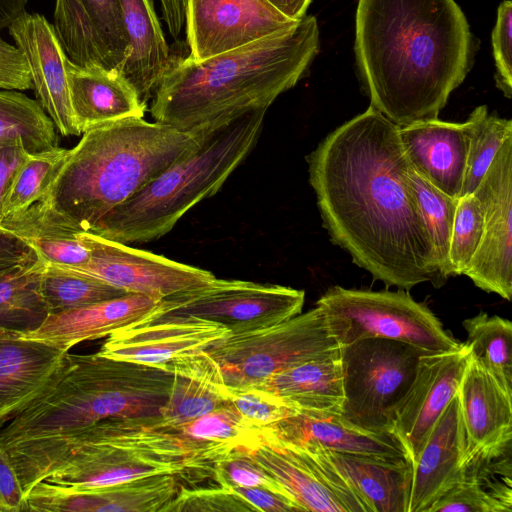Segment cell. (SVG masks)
<instances>
[{
	"label": "cell",
	"mask_w": 512,
	"mask_h": 512,
	"mask_svg": "<svg viewBox=\"0 0 512 512\" xmlns=\"http://www.w3.org/2000/svg\"><path fill=\"white\" fill-rule=\"evenodd\" d=\"M323 226L334 244L386 287L439 288L431 237L409 180L398 126L369 106L306 157Z\"/></svg>",
	"instance_id": "obj_1"
},
{
	"label": "cell",
	"mask_w": 512,
	"mask_h": 512,
	"mask_svg": "<svg viewBox=\"0 0 512 512\" xmlns=\"http://www.w3.org/2000/svg\"><path fill=\"white\" fill-rule=\"evenodd\" d=\"M474 50L455 0H358V71L370 106L398 127L438 118Z\"/></svg>",
	"instance_id": "obj_2"
},
{
	"label": "cell",
	"mask_w": 512,
	"mask_h": 512,
	"mask_svg": "<svg viewBox=\"0 0 512 512\" xmlns=\"http://www.w3.org/2000/svg\"><path fill=\"white\" fill-rule=\"evenodd\" d=\"M172 384L168 370L68 352L50 383L0 426V448L25 500L41 466L68 437L108 419L159 415Z\"/></svg>",
	"instance_id": "obj_3"
},
{
	"label": "cell",
	"mask_w": 512,
	"mask_h": 512,
	"mask_svg": "<svg viewBox=\"0 0 512 512\" xmlns=\"http://www.w3.org/2000/svg\"><path fill=\"white\" fill-rule=\"evenodd\" d=\"M314 16L292 28L196 62H171L150 104L156 122L199 133L255 110H267L294 87L319 52Z\"/></svg>",
	"instance_id": "obj_4"
},
{
	"label": "cell",
	"mask_w": 512,
	"mask_h": 512,
	"mask_svg": "<svg viewBox=\"0 0 512 512\" xmlns=\"http://www.w3.org/2000/svg\"><path fill=\"white\" fill-rule=\"evenodd\" d=\"M204 133L143 117L92 128L68 149L36 202L69 227L91 233L115 208L194 152Z\"/></svg>",
	"instance_id": "obj_5"
},
{
	"label": "cell",
	"mask_w": 512,
	"mask_h": 512,
	"mask_svg": "<svg viewBox=\"0 0 512 512\" xmlns=\"http://www.w3.org/2000/svg\"><path fill=\"white\" fill-rule=\"evenodd\" d=\"M267 110H255L205 131L199 147L178 160L91 232L124 244L159 239L192 207L215 195L255 147Z\"/></svg>",
	"instance_id": "obj_6"
},
{
	"label": "cell",
	"mask_w": 512,
	"mask_h": 512,
	"mask_svg": "<svg viewBox=\"0 0 512 512\" xmlns=\"http://www.w3.org/2000/svg\"><path fill=\"white\" fill-rule=\"evenodd\" d=\"M340 347L365 338H386L410 344L424 353L458 349L441 321L409 293L334 286L316 302Z\"/></svg>",
	"instance_id": "obj_7"
},
{
	"label": "cell",
	"mask_w": 512,
	"mask_h": 512,
	"mask_svg": "<svg viewBox=\"0 0 512 512\" xmlns=\"http://www.w3.org/2000/svg\"><path fill=\"white\" fill-rule=\"evenodd\" d=\"M423 353L386 338H365L342 346L340 415L345 423L367 433H391L394 412L413 383Z\"/></svg>",
	"instance_id": "obj_8"
},
{
	"label": "cell",
	"mask_w": 512,
	"mask_h": 512,
	"mask_svg": "<svg viewBox=\"0 0 512 512\" xmlns=\"http://www.w3.org/2000/svg\"><path fill=\"white\" fill-rule=\"evenodd\" d=\"M323 310L307 312L274 326L227 335L206 351L221 367L229 389L253 387L307 361L340 353Z\"/></svg>",
	"instance_id": "obj_9"
},
{
	"label": "cell",
	"mask_w": 512,
	"mask_h": 512,
	"mask_svg": "<svg viewBox=\"0 0 512 512\" xmlns=\"http://www.w3.org/2000/svg\"><path fill=\"white\" fill-rule=\"evenodd\" d=\"M304 301L303 290L215 278L203 287L162 299L160 316L192 315L222 324L236 335L289 320L302 312Z\"/></svg>",
	"instance_id": "obj_10"
},
{
	"label": "cell",
	"mask_w": 512,
	"mask_h": 512,
	"mask_svg": "<svg viewBox=\"0 0 512 512\" xmlns=\"http://www.w3.org/2000/svg\"><path fill=\"white\" fill-rule=\"evenodd\" d=\"M244 449L303 511L367 512L320 447L285 442L261 430L259 440Z\"/></svg>",
	"instance_id": "obj_11"
},
{
	"label": "cell",
	"mask_w": 512,
	"mask_h": 512,
	"mask_svg": "<svg viewBox=\"0 0 512 512\" xmlns=\"http://www.w3.org/2000/svg\"><path fill=\"white\" fill-rule=\"evenodd\" d=\"M89 261L75 270L92 275L127 293L158 299L203 287L216 277L208 270L82 232ZM70 267V266H68Z\"/></svg>",
	"instance_id": "obj_12"
},
{
	"label": "cell",
	"mask_w": 512,
	"mask_h": 512,
	"mask_svg": "<svg viewBox=\"0 0 512 512\" xmlns=\"http://www.w3.org/2000/svg\"><path fill=\"white\" fill-rule=\"evenodd\" d=\"M484 208L480 245L464 274L478 288L512 296V136L500 147L473 192Z\"/></svg>",
	"instance_id": "obj_13"
},
{
	"label": "cell",
	"mask_w": 512,
	"mask_h": 512,
	"mask_svg": "<svg viewBox=\"0 0 512 512\" xmlns=\"http://www.w3.org/2000/svg\"><path fill=\"white\" fill-rule=\"evenodd\" d=\"M298 22L266 0H187L188 58L200 62L288 30Z\"/></svg>",
	"instance_id": "obj_14"
},
{
	"label": "cell",
	"mask_w": 512,
	"mask_h": 512,
	"mask_svg": "<svg viewBox=\"0 0 512 512\" xmlns=\"http://www.w3.org/2000/svg\"><path fill=\"white\" fill-rule=\"evenodd\" d=\"M217 322L192 315H162L109 336L98 355L164 370L192 353L207 350L229 335Z\"/></svg>",
	"instance_id": "obj_15"
},
{
	"label": "cell",
	"mask_w": 512,
	"mask_h": 512,
	"mask_svg": "<svg viewBox=\"0 0 512 512\" xmlns=\"http://www.w3.org/2000/svg\"><path fill=\"white\" fill-rule=\"evenodd\" d=\"M469 356L470 349L465 343L456 350L420 355L413 383L391 423V433L401 443L409 463L457 394Z\"/></svg>",
	"instance_id": "obj_16"
},
{
	"label": "cell",
	"mask_w": 512,
	"mask_h": 512,
	"mask_svg": "<svg viewBox=\"0 0 512 512\" xmlns=\"http://www.w3.org/2000/svg\"><path fill=\"white\" fill-rule=\"evenodd\" d=\"M52 26L73 63L121 71L129 42L120 0H56Z\"/></svg>",
	"instance_id": "obj_17"
},
{
	"label": "cell",
	"mask_w": 512,
	"mask_h": 512,
	"mask_svg": "<svg viewBox=\"0 0 512 512\" xmlns=\"http://www.w3.org/2000/svg\"><path fill=\"white\" fill-rule=\"evenodd\" d=\"M27 60L37 102L62 136L80 135L73 118L66 61L56 33L43 15L22 12L8 27Z\"/></svg>",
	"instance_id": "obj_18"
},
{
	"label": "cell",
	"mask_w": 512,
	"mask_h": 512,
	"mask_svg": "<svg viewBox=\"0 0 512 512\" xmlns=\"http://www.w3.org/2000/svg\"><path fill=\"white\" fill-rule=\"evenodd\" d=\"M469 461L457 392L410 462L407 512H429L460 481Z\"/></svg>",
	"instance_id": "obj_19"
},
{
	"label": "cell",
	"mask_w": 512,
	"mask_h": 512,
	"mask_svg": "<svg viewBox=\"0 0 512 512\" xmlns=\"http://www.w3.org/2000/svg\"><path fill=\"white\" fill-rule=\"evenodd\" d=\"M177 478L162 474L90 490L41 481L28 493L25 511L162 512L179 490Z\"/></svg>",
	"instance_id": "obj_20"
},
{
	"label": "cell",
	"mask_w": 512,
	"mask_h": 512,
	"mask_svg": "<svg viewBox=\"0 0 512 512\" xmlns=\"http://www.w3.org/2000/svg\"><path fill=\"white\" fill-rule=\"evenodd\" d=\"M458 399L469 459L494 458L511 452L512 395L471 355Z\"/></svg>",
	"instance_id": "obj_21"
},
{
	"label": "cell",
	"mask_w": 512,
	"mask_h": 512,
	"mask_svg": "<svg viewBox=\"0 0 512 512\" xmlns=\"http://www.w3.org/2000/svg\"><path fill=\"white\" fill-rule=\"evenodd\" d=\"M162 299L135 293L91 305L50 313L35 330L21 339L44 342L70 349L87 340L152 320L160 316Z\"/></svg>",
	"instance_id": "obj_22"
},
{
	"label": "cell",
	"mask_w": 512,
	"mask_h": 512,
	"mask_svg": "<svg viewBox=\"0 0 512 512\" xmlns=\"http://www.w3.org/2000/svg\"><path fill=\"white\" fill-rule=\"evenodd\" d=\"M404 154L422 178L452 198H460L467 160L463 123L426 119L398 127Z\"/></svg>",
	"instance_id": "obj_23"
},
{
	"label": "cell",
	"mask_w": 512,
	"mask_h": 512,
	"mask_svg": "<svg viewBox=\"0 0 512 512\" xmlns=\"http://www.w3.org/2000/svg\"><path fill=\"white\" fill-rule=\"evenodd\" d=\"M66 74L74 122L80 135L110 122L143 117L147 107L123 74L99 65H77Z\"/></svg>",
	"instance_id": "obj_24"
},
{
	"label": "cell",
	"mask_w": 512,
	"mask_h": 512,
	"mask_svg": "<svg viewBox=\"0 0 512 512\" xmlns=\"http://www.w3.org/2000/svg\"><path fill=\"white\" fill-rule=\"evenodd\" d=\"M261 430L293 444L317 445L343 454L408 460L404 448L393 434L357 430L346 424L340 414L295 409Z\"/></svg>",
	"instance_id": "obj_25"
},
{
	"label": "cell",
	"mask_w": 512,
	"mask_h": 512,
	"mask_svg": "<svg viewBox=\"0 0 512 512\" xmlns=\"http://www.w3.org/2000/svg\"><path fill=\"white\" fill-rule=\"evenodd\" d=\"M68 352L44 342L0 338V426L50 383Z\"/></svg>",
	"instance_id": "obj_26"
},
{
	"label": "cell",
	"mask_w": 512,
	"mask_h": 512,
	"mask_svg": "<svg viewBox=\"0 0 512 512\" xmlns=\"http://www.w3.org/2000/svg\"><path fill=\"white\" fill-rule=\"evenodd\" d=\"M120 5L129 42L120 72L147 107L172 62L169 46L152 0H120Z\"/></svg>",
	"instance_id": "obj_27"
},
{
	"label": "cell",
	"mask_w": 512,
	"mask_h": 512,
	"mask_svg": "<svg viewBox=\"0 0 512 512\" xmlns=\"http://www.w3.org/2000/svg\"><path fill=\"white\" fill-rule=\"evenodd\" d=\"M169 370L172 389L159 413L164 423L184 424L231 403L221 367L206 350L175 361Z\"/></svg>",
	"instance_id": "obj_28"
},
{
	"label": "cell",
	"mask_w": 512,
	"mask_h": 512,
	"mask_svg": "<svg viewBox=\"0 0 512 512\" xmlns=\"http://www.w3.org/2000/svg\"><path fill=\"white\" fill-rule=\"evenodd\" d=\"M318 447L362 500L367 512H407L408 460L343 454Z\"/></svg>",
	"instance_id": "obj_29"
},
{
	"label": "cell",
	"mask_w": 512,
	"mask_h": 512,
	"mask_svg": "<svg viewBox=\"0 0 512 512\" xmlns=\"http://www.w3.org/2000/svg\"><path fill=\"white\" fill-rule=\"evenodd\" d=\"M253 387L278 396L293 409L341 414L344 390L340 353L296 365Z\"/></svg>",
	"instance_id": "obj_30"
},
{
	"label": "cell",
	"mask_w": 512,
	"mask_h": 512,
	"mask_svg": "<svg viewBox=\"0 0 512 512\" xmlns=\"http://www.w3.org/2000/svg\"><path fill=\"white\" fill-rule=\"evenodd\" d=\"M511 452L471 458L460 481L429 512H512Z\"/></svg>",
	"instance_id": "obj_31"
},
{
	"label": "cell",
	"mask_w": 512,
	"mask_h": 512,
	"mask_svg": "<svg viewBox=\"0 0 512 512\" xmlns=\"http://www.w3.org/2000/svg\"><path fill=\"white\" fill-rule=\"evenodd\" d=\"M0 227L21 238L47 263L79 267L90 259L82 232L61 222L37 202L1 219Z\"/></svg>",
	"instance_id": "obj_32"
},
{
	"label": "cell",
	"mask_w": 512,
	"mask_h": 512,
	"mask_svg": "<svg viewBox=\"0 0 512 512\" xmlns=\"http://www.w3.org/2000/svg\"><path fill=\"white\" fill-rule=\"evenodd\" d=\"M45 261L0 272V329L21 334L37 329L50 310L42 292Z\"/></svg>",
	"instance_id": "obj_33"
},
{
	"label": "cell",
	"mask_w": 512,
	"mask_h": 512,
	"mask_svg": "<svg viewBox=\"0 0 512 512\" xmlns=\"http://www.w3.org/2000/svg\"><path fill=\"white\" fill-rule=\"evenodd\" d=\"M21 145L32 154L58 147L54 123L37 100L0 89V146Z\"/></svg>",
	"instance_id": "obj_34"
},
{
	"label": "cell",
	"mask_w": 512,
	"mask_h": 512,
	"mask_svg": "<svg viewBox=\"0 0 512 512\" xmlns=\"http://www.w3.org/2000/svg\"><path fill=\"white\" fill-rule=\"evenodd\" d=\"M471 355L512 395V323L485 312L462 323Z\"/></svg>",
	"instance_id": "obj_35"
},
{
	"label": "cell",
	"mask_w": 512,
	"mask_h": 512,
	"mask_svg": "<svg viewBox=\"0 0 512 512\" xmlns=\"http://www.w3.org/2000/svg\"><path fill=\"white\" fill-rule=\"evenodd\" d=\"M42 292L50 313L75 309L127 294L92 275L45 262Z\"/></svg>",
	"instance_id": "obj_36"
},
{
	"label": "cell",
	"mask_w": 512,
	"mask_h": 512,
	"mask_svg": "<svg viewBox=\"0 0 512 512\" xmlns=\"http://www.w3.org/2000/svg\"><path fill=\"white\" fill-rule=\"evenodd\" d=\"M463 126L468 149L461 196L475 191L502 144L512 136V121L490 114L486 105L476 107Z\"/></svg>",
	"instance_id": "obj_37"
},
{
	"label": "cell",
	"mask_w": 512,
	"mask_h": 512,
	"mask_svg": "<svg viewBox=\"0 0 512 512\" xmlns=\"http://www.w3.org/2000/svg\"><path fill=\"white\" fill-rule=\"evenodd\" d=\"M409 180L424 216L442 278L450 276L449 247L458 199L452 198L417 174L409 164Z\"/></svg>",
	"instance_id": "obj_38"
},
{
	"label": "cell",
	"mask_w": 512,
	"mask_h": 512,
	"mask_svg": "<svg viewBox=\"0 0 512 512\" xmlns=\"http://www.w3.org/2000/svg\"><path fill=\"white\" fill-rule=\"evenodd\" d=\"M67 152L68 149L58 146L28 154L6 192L0 210V220L28 208L39 199Z\"/></svg>",
	"instance_id": "obj_39"
},
{
	"label": "cell",
	"mask_w": 512,
	"mask_h": 512,
	"mask_svg": "<svg viewBox=\"0 0 512 512\" xmlns=\"http://www.w3.org/2000/svg\"><path fill=\"white\" fill-rule=\"evenodd\" d=\"M484 231V208L472 193L458 199L449 247L450 276L463 275Z\"/></svg>",
	"instance_id": "obj_40"
},
{
	"label": "cell",
	"mask_w": 512,
	"mask_h": 512,
	"mask_svg": "<svg viewBox=\"0 0 512 512\" xmlns=\"http://www.w3.org/2000/svg\"><path fill=\"white\" fill-rule=\"evenodd\" d=\"M246 512L256 509L237 493L223 486L179 488L162 512Z\"/></svg>",
	"instance_id": "obj_41"
},
{
	"label": "cell",
	"mask_w": 512,
	"mask_h": 512,
	"mask_svg": "<svg viewBox=\"0 0 512 512\" xmlns=\"http://www.w3.org/2000/svg\"><path fill=\"white\" fill-rule=\"evenodd\" d=\"M229 394L230 402L239 414L260 429L276 423L295 410L278 396L256 387L229 389Z\"/></svg>",
	"instance_id": "obj_42"
},
{
	"label": "cell",
	"mask_w": 512,
	"mask_h": 512,
	"mask_svg": "<svg viewBox=\"0 0 512 512\" xmlns=\"http://www.w3.org/2000/svg\"><path fill=\"white\" fill-rule=\"evenodd\" d=\"M212 475L220 486L226 488L231 486L270 487L286 492L243 447L235 448L218 460Z\"/></svg>",
	"instance_id": "obj_43"
},
{
	"label": "cell",
	"mask_w": 512,
	"mask_h": 512,
	"mask_svg": "<svg viewBox=\"0 0 512 512\" xmlns=\"http://www.w3.org/2000/svg\"><path fill=\"white\" fill-rule=\"evenodd\" d=\"M496 85L507 98L512 94V2L504 0L497 9L492 31Z\"/></svg>",
	"instance_id": "obj_44"
},
{
	"label": "cell",
	"mask_w": 512,
	"mask_h": 512,
	"mask_svg": "<svg viewBox=\"0 0 512 512\" xmlns=\"http://www.w3.org/2000/svg\"><path fill=\"white\" fill-rule=\"evenodd\" d=\"M226 488V487H225ZM261 512H300L303 509L286 492L270 487H228Z\"/></svg>",
	"instance_id": "obj_45"
},
{
	"label": "cell",
	"mask_w": 512,
	"mask_h": 512,
	"mask_svg": "<svg viewBox=\"0 0 512 512\" xmlns=\"http://www.w3.org/2000/svg\"><path fill=\"white\" fill-rule=\"evenodd\" d=\"M0 77L10 90L33 89L27 60L20 48L0 38Z\"/></svg>",
	"instance_id": "obj_46"
},
{
	"label": "cell",
	"mask_w": 512,
	"mask_h": 512,
	"mask_svg": "<svg viewBox=\"0 0 512 512\" xmlns=\"http://www.w3.org/2000/svg\"><path fill=\"white\" fill-rule=\"evenodd\" d=\"M25 511V497L17 473L0 448V512Z\"/></svg>",
	"instance_id": "obj_47"
},
{
	"label": "cell",
	"mask_w": 512,
	"mask_h": 512,
	"mask_svg": "<svg viewBox=\"0 0 512 512\" xmlns=\"http://www.w3.org/2000/svg\"><path fill=\"white\" fill-rule=\"evenodd\" d=\"M28 154L21 145L0 146V210L11 181Z\"/></svg>",
	"instance_id": "obj_48"
},
{
	"label": "cell",
	"mask_w": 512,
	"mask_h": 512,
	"mask_svg": "<svg viewBox=\"0 0 512 512\" xmlns=\"http://www.w3.org/2000/svg\"><path fill=\"white\" fill-rule=\"evenodd\" d=\"M159 2L168 32L177 39L185 26L187 0H159Z\"/></svg>",
	"instance_id": "obj_49"
},
{
	"label": "cell",
	"mask_w": 512,
	"mask_h": 512,
	"mask_svg": "<svg viewBox=\"0 0 512 512\" xmlns=\"http://www.w3.org/2000/svg\"><path fill=\"white\" fill-rule=\"evenodd\" d=\"M286 17L300 21L305 15L312 0H266Z\"/></svg>",
	"instance_id": "obj_50"
},
{
	"label": "cell",
	"mask_w": 512,
	"mask_h": 512,
	"mask_svg": "<svg viewBox=\"0 0 512 512\" xmlns=\"http://www.w3.org/2000/svg\"><path fill=\"white\" fill-rule=\"evenodd\" d=\"M20 336L21 334L0 329V338L16 339L20 338Z\"/></svg>",
	"instance_id": "obj_51"
},
{
	"label": "cell",
	"mask_w": 512,
	"mask_h": 512,
	"mask_svg": "<svg viewBox=\"0 0 512 512\" xmlns=\"http://www.w3.org/2000/svg\"><path fill=\"white\" fill-rule=\"evenodd\" d=\"M0 89L10 90L8 84L0 77Z\"/></svg>",
	"instance_id": "obj_52"
},
{
	"label": "cell",
	"mask_w": 512,
	"mask_h": 512,
	"mask_svg": "<svg viewBox=\"0 0 512 512\" xmlns=\"http://www.w3.org/2000/svg\"><path fill=\"white\" fill-rule=\"evenodd\" d=\"M9 269H10V268H9ZM6 270H7V269H6ZM3 271H5V270H3ZM0 272H2V271H0Z\"/></svg>",
	"instance_id": "obj_53"
}]
</instances>
